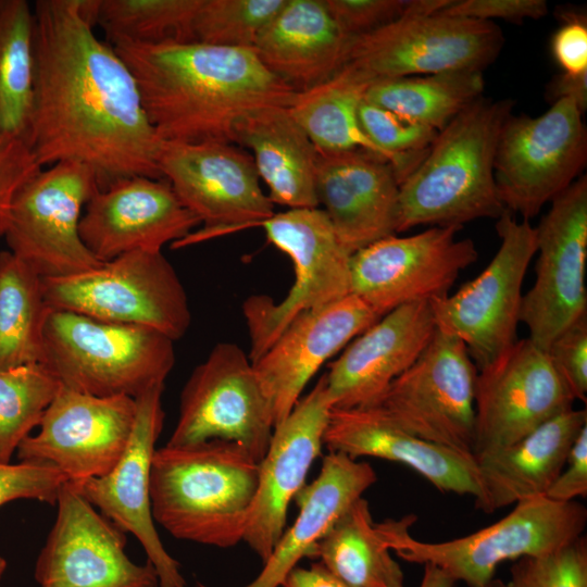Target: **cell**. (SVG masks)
I'll return each instance as SVG.
<instances>
[{"mask_svg":"<svg viewBox=\"0 0 587 587\" xmlns=\"http://www.w3.org/2000/svg\"><path fill=\"white\" fill-rule=\"evenodd\" d=\"M164 385L136 398L137 412L128 445L105 475L74 486L101 514L133 534L158 573L160 587H187L179 563L165 550L155 529L150 501V474L165 412Z\"/></svg>","mask_w":587,"mask_h":587,"instance_id":"23","label":"cell"},{"mask_svg":"<svg viewBox=\"0 0 587 587\" xmlns=\"http://www.w3.org/2000/svg\"><path fill=\"white\" fill-rule=\"evenodd\" d=\"M330 410L322 375L273 429L259 462L258 487L242 538L263 563L285 532L289 503L304 487L309 470L322 453Z\"/></svg>","mask_w":587,"mask_h":587,"instance_id":"22","label":"cell"},{"mask_svg":"<svg viewBox=\"0 0 587 587\" xmlns=\"http://www.w3.org/2000/svg\"><path fill=\"white\" fill-rule=\"evenodd\" d=\"M586 425V408H572L507 447L475 455L483 489L477 508L492 513L545 497Z\"/></svg>","mask_w":587,"mask_h":587,"instance_id":"28","label":"cell"},{"mask_svg":"<svg viewBox=\"0 0 587 587\" xmlns=\"http://www.w3.org/2000/svg\"><path fill=\"white\" fill-rule=\"evenodd\" d=\"M254 226L262 227L268 241L289 257L295 282L279 302L265 295H253L242 303L251 362L297 316L350 295L351 260L320 208L288 209Z\"/></svg>","mask_w":587,"mask_h":587,"instance_id":"9","label":"cell"},{"mask_svg":"<svg viewBox=\"0 0 587 587\" xmlns=\"http://www.w3.org/2000/svg\"><path fill=\"white\" fill-rule=\"evenodd\" d=\"M420 587H455L457 582L438 566L425 563Z\"/></svg>","mask_w":587,"mask_h":587,"instance_id":"51","label":"cell"},{"mask_svg":"<svg viewBox=\"0 0 587 587\" xmlns=\"http://www.w3.org/2000/svg\"><path fill=\"white\" fill-rule=\"evenodd\" d=\"M500 246L489 264L453 295L430 301L436 328L460 339L477 371L517 340L522 286L536 254V232L505 210L496 223Z\"/></svg>","mask_w":587,"mask_h":587,"instance_id":"11","label":"cell"},{"mask_svg":"<svg viewBox=\"0 0 587 587\" xmlns=\"http://www.w3.org/2000/svg\"><path fill=\"white\" fill-rule=\"evenodd\" d=\"M349 40L378 29L405 14L412 0H323Z\"/></svg>","mask_w":587,"mask_h":587,"instance_id":"42","label":"cell"},{"mask_svg":"<svg viewBox=\"0 0 587 587\" xmlns=\"http://www.w3.org/2000/svg\"><path fill=\"white\" fill-rule=\"evenodd\" d=\"M329 452L402 463L440 491L483 499L475 455L416 437L374 408L332 409L323 436Z\"/></svg>","mask_w":587,"mask_h":587,"instance_id":"27","label":"cell"},{"mask_svg":"<svg viewBox=\"0 0 587 587\" xmlns=\"http://www.w3.org/2000/svg\"><path fill=\"white\" fill-rule=\"evenodd\" d=\"M65 482L51 466L0 462V505L16 499H34L53 505Z\"/></svg>","mask_w":587,"mask_h":587,"instance_id":"44","label":"cell"},{"mask_svg":"<svg viewBox=\"0 0 587 587\" xmlns=\"http://www.w3.org/2000/svg\"><path fill=\"white\" fill-rule=\"evenodd\" d=\"M574 402L548 353L528 338L517 339L477 371L474 455L520 440Z\"/></svg>","mask_w":587,"mask_h":587,"instance_id":"19","label":"cell"},{"mask_svg":"<svg viewBox=\"0 0 587 587\" xmlns=\"http://www.w3.org/2000/svg\"><path fill=\"white\" fill-rule=\"evenodd\" d=\"M273 429L271 407L248 353L224 341L212 348L184 385L177 422L166 445L228 440L260 462Z\"/></svg>","mask_w":587,"mask_h":587,"instance_id":"14","label":"cell"},{"mask_svg":"<svg viewBox=\"0 0 587 587\" xmlns=\"http://www.w3.org/2000/svg\"><path fill=\"white\" fill-rule=\"evenodd\" d=\"M379 319L364 301L350 294L300 314L280 333L252 362L270 403L274 427L288 416L320 367Z\"/></svg>","mask_w":587,"mask_h":587,"instance_id":"24","label":"cell"},{"mask_svg":"<svg viewBox=\"0 0 587 587\" xmlns=\"http://www.w3.org/2000/svg\"><path fill=\"white\" fill-rule=\"evenodd\" d=\"M33 9L36 72L27 143L38 164H86L99 188L129 176L163 178V140L130 70L95 34L85 0H39Z\"/></svg>","mask_w":587,"mask_h":587,"instance_id":"1","label":"cell"},{"mask_svg":"<svg viewBox=\"0 0 587 587\" xmlns=\"http://www.w3.org/2000/svg\"><path fill=\"white\" fill-rule=\"evenodd\" d=\"M514 101L476 99L441 130L419 164L400 182L397 233L416 226H463L498 218L494 162L501 128Z\"/></svg>","mask_w":587,"mask_h":587,"instance_id":"3","label":"cell"},{"mask_svg":"<svg viewBox=\"0 0 587 587\" xmlns=\"http://www.w3.org/2000/svg\"><path fill=\"white\" fill-rule=\"evenodd\" d=\"M41 168L25 140L0 129V238L14 195Z\"/></svg>","mask_w":587,"mask_h":587,"instance_id":"45","label":"cell"},{"mask_svg":"<svg viewBox=\"0 0 587 587\" xmlns=\"http://www.w3.org/2000/svg\"><path fill=\"white\" fill-rule=\"evenodd\" d=\"M376 480L366 461L340 452L325 455L316 478L295 498L299 508L295 523L284 532L257 578L245 587L282 586L301 559L313 558L317 541ZM196 587L208 586L197 583Z\"/></svg>","mask_w":587,"mask_h":587,"instance_id":"29","label":"cell"},{"mask_svg":"<svg viewBox=\"0 0 587 587\" xmlns=\"http://www.w3.org/2000/svg\"><path fill=\"white\" fill-rule=\"evenodd\" d=\"M136 399L97 397L60 385L39 430L18 446L20 462L47 465L79 486L108 474L123 455L135 423Z\"/></svg>","mask_w":587,"mask_h":587,"instance_id":"18","label":"cell"},{"mask_svg":"<svg viewBox=\"0 0 587 587\" xmlns=\"http://www.w3.org/2000/svg\"><path fill=\"white\" fill-rule=\"evenodd\" d=\"M508 587H587V539L545 554L523 557L510 567Z\"/></svg>","mask_w":587,"mask_h":587,"instance_id":"41","label":"cell"},{"mask_svg":"<svg viewBox=\"0 0 587 587\" xmlns=\"http://www.w3.org/2000/svg\"><path fill=\"white\" fill-rule=\"evenodd\" d=\"M259 462L236 442L211 439L155 449L150 474L153 521L176 539L216 548L242 541Z\"/></svg>","mask_w":587,"mask_h":587,"instance_id":"4","label":"cell"},{"mask_svg":"<svg viewBox=\"0 0 587 587\" xmlns=\"http://www.w3.org/2000/svg\"><path fill=\"white\" fill-rule=\"evenodd\" d=\"M370 85L344 65L324 83L297 91L288 110L319 150L365 151L392 166L389 155L369 139L359 121L358 110Z\"/></svg>","mask_w":587,"mask_h":587,"instance_id":"33","label":"cell"},{"mask_svg":"<svg viewBox=\"0 0 587 587\" xmlns=\"http://www.w3.org/2000/svg\"><path fill=\"white\" fill-rule=\"evenodd\" d=\"M546 93L551 103L562 98L574 100L584 113L587 109V73L580 75L561 73L548 84Z\"/></svg>","mask_w":587,"mask_h":587,"instance_id":"49","label":"cell"},{"mask_svg":"<svg viewBox=\"0 0 587 587\" xmlns=\"http://www.w3.org/2000/svg\"><path fill=\"white\" fill-rule=\"evenodd\" d=\"M286 0H202L192 22V41L253 49Z\"/></svg>","mask_w":587,"mask_h":587,"instance_id":"39","label":"cell"},{"mask_svg":"<svg viewBox=\"0 0 587 587\" xmlns=\"http://www.w3.org/2000/svg\"><path fill=\"white\" fill-rule=\"evenodd\" d=\"M313 558L349 587H404L402 569L363 497L317 541Z\"/></svg>","mask_w":587,"mask_h":587,"instance_id":"32","label":"cell"},{"mask_svg":"<svg viewBox=\"0 0 587 587\" xmlns=\"http://www.w3.org/2000/svg\"><path fill=\"white\" fill-rule=\"evenodd\" d=\"M436 332L430 302L401 305L351 340L324 374L332 409L369 408L420 357Z\"/></svg>","mask_w":587,"mask_h":587,"instance_id":"25","label":"cell"},{"mask_svg":"<svg viewBox=\"0 0 587 587\" xmlns=\"http://www.w3.org/2000/svg\"><path fill=\"white\" fill-rule=\"evenodd\" d=\"M202 0H87L91 21L111 45L192 41L191 26Z\"/></svg>","mask_w":587,"mask_h":587,"instance_id":"37","label":"cell"},{"mask_svg":"<svg viewBox=\"0 0 587 587\" xmlns=\"http://www.w3.org/2000/svg\"><path fill=\"white\" fill-rule=\"evenodd\" d=\"M48 309L42 278L9 250L0 251V370L41 363Z\"/></svg>","mask_w":587,"mask_h":587,"instance_id":"35","label":"cell"},{"mask_svg":"<svg viewBox=\"0 0 587 587\" xmlns=\"http://www.w3.org/2000/svg\"><path fill=\"white\" fill-rule=\"evenodd\" d=\"M158 165L180 202L205 226L173 247L254 227L274 214L251 154L235 143L162 141Z\"/></svg>","mask_w":587,"mask_h":587,"instance_id":"15","label":"cell"},{"mask_svg":"<svg viewBox=\"0 0 587 587\" xmlns=\"http://www.w3.org/2000/svg\"><path fill=\"white\" fill-rule=\"evenodd\" d=\"M414 521L408 515L378 523L390 551L411 563L434 564L467 587H487L502 562L545 554L583 536L587 510L577 501L537 497L517 502L487 527L440 542L414 538L410 534Z\"/></svg>","mask_w":587,"mask_h":587,"instance_id":"6","label":"cell"},{"mask_svg":"<svg viewBox=\"0 0 587 587\" xmlns=\"http://www.w3.org/2000/svg\"><path fill=\"white\" fill-rule=\"evenodd\" d=\"M586 161L587 132L574 100L559 99L538 116L511 114L494 162L499 199L529 221L580 176Z\"/></svg>","mask_w":587,"mask_h":587,"instance_id":"10","label":"cell"},{"mask_svg":"<svg viewBox=\"0 0 587 587\" xmlns=\"http://www.w3.org/2000/svg\"><path fill=\"white\" fill-rule=\"evenodd\" d=\"M234 143L251 151L273 204L319 208V149L287 107L264 108L241 120L235 128Z\"/></svg>","mask_w":587,"mask_h":587,"instance_id":"31","label":"cell"},{"mask_svg":"<svg viewBox=\"0 0 587 587\" xmlns=\"http://www.w3.org/2000/svg\"><path fill=\"white\" fill-rule=\"evenodd\" d=\"M369 139L389 155L400 182L419 164L438 132L363 100L358 110Z\"/></svg>","mask_w":587,"mask_h":587,"instance_id":"40","label":"cell"},{"mask_svg":"<svg viewBox=\"0 0 587 587\" xmlns=\"http://www.w3.org/2000/svg\"><path fill=\"white\" fill-rule=\"evenodd\" d=\"M573 399L587 400V315L565 328L547 350Z\"/></svg>","mask_w":587,"mask_h":587,"instance_id":"43","label":"cell"},{"mask_svg":"<svg viewBox=\"0 0 587 587\" xmlns=\"http://www.w3.org/2000/svg\"><path fill=\"white\" fill-rule=\"evenodd\" d=\"M479 71H449L374 82L364 100L436 132L483 96Z\"/></svg>","mask_w":587,"mask_h":587,"instance_id":"34","label":"cell"},{"mask_svg":"<svg viewBox=\"0 0 587 587\" xmlns=\"http://www.w3.org/2000/svg\"><path fill=\"white\" fill-rule=\"evenodd\" d=\"M315 189L351 255L397 234L399 179L387 161L360 150H319Z\"/></svg>","mask_w":587,"mask_h":587,"instance_id":"26","label":"cell"},{"mask_svg":"<svg viewBox=\"0 0 587 587\" xmlns=\"http://www.w3.org/2000/svg\"><path fill=\"white\" fill-rule=\"evenodd\" d=\"M462 227L391 235L357 251L350 260V294L380 317L401 305L449 295L459 274L478 259L472 239L458 237Z\"/></svg>","mask_w":587,"mask_h":587,"instance_id":"16","label":"cell"},{"mask_svg":"<svg viewBox=\"0 0 587 587\" xmlns=\"http://www.w3.org/2000/svg\"><path fill=\"white\" fill-rule=\"evenodd\" d=\"M538 258L532 288L523 295L520 323L546 351L570 325L587 315V177L558 195L535 227Z\"/></svg>","mask_w":587,"mask_h":587,"instance_id":"17","label":"cell"},{"mask_svg":"<svg viewBox=\"0 0 587 587\" xmlns=\"http://www.w3.org/2000/svg\"><path fill=\"white\" fill-rule=\"evenodd\" d=\"M450 16L492 22L494 18L521 23L541 18L548 13L545 0H452L440 10Z\"/></svg>","mask_w":587,"mask_h":587,"instance_id":"46","label":"cell"},{"mask_svg":"<svg viewBox=\"0 0 587 587\" xmlns=\"http://www.w3.org/2000/svg\"><path fill=\"white\" fill-rule=\"evenodd\" d=\"M476 376L465 345L436 328L415 362L369 408L416 437L474 454Z\"/></svg>","mask_w":587,"mask_h":587,"instance_id":"13","label":"cell"},{"mask_svg":"<svg viewBox=\"0 0 587 587\" xmlns=\"http://www.w3.org/2000/svg\"><path fill=\"white\" fill-rule=\"evenodd\" d=\"M282 587H349L332 574L320 561L310 567L296 566L284 579Z\"/></svg>","mask_w":587,"mask_h":587,"instance_id":"50","label":"cell"},{"mask_svg":"<svg viewBox=\"0 0 587 587\" xmlns=\"http://www.w3.org/2000/svg\"><path fill=\"white\" fill-rule=\"evenodd\" d=\"M451 1L412 0L401 17L350 39L344 65L370 84L449 71L483 72L499 55L504 36L494 22L444 14L440 10Z\"/></svg>","mask_w":587,"mask_h":587,"instance_id":"7","label":"cell"},{"mask_svg":"<svg viewBox=\"0 0 587 587\" xmlns=\"http://www.w3.org/2000/svg\"><path fill=\"white\" fill-rule=\"evenodd\" d=\"M487 587H508V584L499 578H494Z\"/></svg>","mask_w":587,"mask_h":587,"instance_id":"52","label":"cell"},{"mask_svg":"<svg viewBox=\"0 0 587 587\" xmlns=\"http://www.w3.org/2000/svg\"><path fill=\"white\" fill-rule=\"evenodd\" d=\"M59 387L41 364L0 370V462L9 463L39 425Z\"/></svg>","mask_w":587,"mask_h":587,"instance_id":"38","label":"cell"},{"mask_svg":"<svg viewBox=\"0 0 587 587\" xmlns=\"http://www.w3.org/2000/svg\"><path fill=\"white\" fill-rule=\"evenodd\" d=\"M48 308L160 332L178 340L189 329L188 297L162 252L134 251L74 275L42 278Z\"/></svg>","mask_w":587,"mask_h":587,"instance_id":"8","label":"cell"},{"mask_svg":"<svg viewBox=\"0 0 587 587\" xmlns=\"http://www.w3.org/2000/svg\"><path fill=\"white\" fill-rule=\"evenodd\" d=\"M587 496V425L567 455L565 465L545 497L557 502H572Z\"/></svg>","mask_w":587,"mask_h":587,"instance_id":"48","label":"cell"},{"mask_svg":"<svg viewBox=\"0 0 587 587\" xmlns=\"http://www.w3.org/2000/svg\"><path fill=\"white\" fill-rule=\"evenodd\" d=\"M5 569H7V561L4 558L0 555V580L5 572Z\"/></svg>","mask_w":587,"mask_h":587,"instance_id":"53","label":"cell"},{"mask_svg":"<svg viewBox=\"0 0 587 587\" xmlns=\"http://www.w3.org/2000/svg\"><path fill=\"white\" fill-rule=\"evenodd\" d=\"M348 43L323 0H286L253 50L268 71L302 91L342 67Z\"/></svg>","mask_w":587,"mask_h":587,"instance_id":"30","label":"cell"},{"mask_svg":"<svg viewBox=\"0 0 587 587\" xmlns=\"http://www.w3.org/2000/svg\"><path fill=\"white\" fill-rule=\"evenodd\" d=\"M201 224L164 178L129 176L98 188L85 204L79 234L101 262L134 251L162 252Z\"/></svg>","mask_w":587,"mask_h":587,"instance_id":"21","label":"cell"},{"mask_svg":"<svg viewBox=\"0 0 587 587\" xmlns=\"http://www.w3.org/2000/svg\"><path fill=\"white\" fill-rule=\"evenodd\" d=\"M35 72L34 9L25 0H0V129L26 142Z\"/></svg>","mask_w":587,"mask_h":587,"instance_id":"36","label":"cell"},{"mask_svg":"<svg viewBox=\"0 0 587 587\" xmlns=\"http://www.w3.org/2000/svg\"><path fill=\"white\" fill-rule=\"evenodd\" d=\"M55 522L37 558L39 587H160L153 565L134 563L125 533L70 483L57 500Z\"/></svg>","mask_w":587,"mask_h":587,"instance_id":"20","label":"cell"},{"mask_svg":"<svg viewBox=\"0 0 587 587\" xmlns=\"http://www.w3.org/2000/svg\"><path fill=\"white\" fill-rule=\"evenodd\" d=\"M98 188L97 175L86 164L62 161L41 168L11 201L3 233L8 250L41 278L101 265L79 234L83 209Z\"/></svg>","mask_w":587,"mask_h":587,"instance_id":"12","label":"cell"},{"mask_svg":"<svg viewBox=\"0 0 587 587\" xmlns=\"http://www.w3.org/2000/svg\"><path fill=\"white\" fill-rule=\"evenodd\" d=\"M112 46L130 70L163 141L234 143L241 120L264 108H288L297 93L253 49L195 41Z\"/></svg>","mask_w":587,"mask_h":587,"instance_id":"2","label":"cell"},{"mask_svg":"<svg viewBox=\"0 0 587 587\" xmlns=\"http://www.w3.org/2000/svg\"><path fill=\"white\" fill-rule=\"evenodd\" d=\"M41 365L63 387L97 396L137 398L164 385L174 341L154 329L48 309Z\"/></svg>","mask_w":587,"mask_h":587,"instance_id":"5","label":"cell"},{"mask_svg":"<svg viewBox=\"0 0 587 587\" xmlns=\"http://www.w3.org/2000/svg\"><path fill=\"white\" fill-rule=\"evenodd\" d=\"M563 24L555 32L551 50L562 73H587V20L586 14L562 12Z\"/></svg>","mask_w":587,"mask_h":587,"instance_id":"47","label":"cell"}]
</instances>
